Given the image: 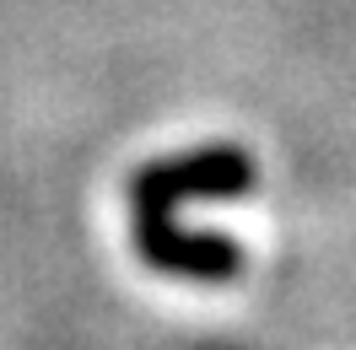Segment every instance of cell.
<instances>
[{
	"label": "cell",
	"instance_id": "obj_2",
	"mask_svg": "<svg viewBox=\"0 0 356 350\" xmlns=\"http://www.w3.org/2000/svg\"><path fill=\"white\" fill-rule=\"evenodd\" d=\"M135 248L140 259L162 269V275H184V281H232L243 269L238 242L216 238V232H184V226H135Z\"/></svg>",
	"mask_w": 356,
	"mask_h": 350
},
{
	"label": "cell",
	"instance_id": "obj_1",
	"mask_svg": "<svg viewBox=\"0 0 356 350\" xmlns=\"http://www.w3.org/2000/svg\"><path fill=\"white\" fill-rule=\"evenodd\" d=\"M248 189H254V156L238 146H205V151L140 167L130 178V221L156 226V221H173L178 199H232Z\"/></svg>",
	"mask_w": 356,
	"mask_h": 350
}]
</instances>
